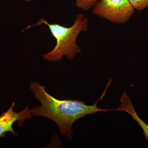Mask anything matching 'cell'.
<instances>
[{
  "label": "cell",
  "mask_w": 148,
  "mask_h": 148,
  "mask_svg": "<svg viewBox=\"0 0 148 148\" xmlns=\"http://www.w3.org/2000/svg\"><path fill=\"white\" fill-rule=\"evenodd\" d=\"M30 88L41 104L31 109L32 115L53 121L58 125L61 135L70 140L73 137V124L77 120L89 114L112 110L98 108L97 103L99 100L92 106H88L77 100H58L49 94L45 86L37 82L31 83Z\"/></svg>",
  "instance_id": "6da1fadb"
},
{
  "label": "cell",
  "mask_w": 148,
  "mask_h": 148,
  "mask_svg": "<svg viewBox=\"0 0 148 148\" xmlns=\"http://www.w3.org/2000/svg\"><path fill=\"white\" fill-rule=\"evenodd\" d=\"M44 24L49 27L51 35L55 38L56 44L55 47L50 52L43 55L47 61L59 62L64 56L69 60H73L81 49L76 43L77 37L81 32H86L88 29V20L82 14L77 15L73 25L66 27L58 24H49L43 18H40L36 24L28 26L23 32L29 28Z\"/></svg>",
  "instance_id": "7a4b0ae2"
},
{
  "label": "cell",
  "mask_w": 148,
  "mask_h": 148,
  "mask_svg": "<svg viewBox=\"0 0 148 148\" xmlns=\"http://www.w3.org/2000/svg\"><path fill=\"white\" fill-rule=\"evenodd\" d=\"M134 12L129 0H101L92 10V13L98 17L120 24L128 21Z\"/></svg>",
  "instance_id": "3957f363"
},
{
  "label": "cell",
  "mask_w": 148,
  "mask_h": 148,
  "mask_svg": "<svg viewBox=\"0 0 148 148\" xmlns=\"http://www.w3.org/2000/svg\"><path fill=\"white\" fill-rule=\"evenodd\" d=\"M14 105L15 103L13 102L8 111L4 112L0 116V138H5L6 132H9L17 137L18 133L12 128L14 123L17 121L18 125L22 127L25 120L32 118V110L29 108L28 105L23 110L16 112L14 110Z\"/></svg>",
  "instance_id": "277c9868"
},
{
  "label": "cell",
  "mask_w": 148,
  "mask_h": 148,
  "mask_svg": "<svg viewBox=\"0 0 148 148\" xmlns=\"http://www.w3.org/2000/svg\"><path fill=\"white\" fill-rule=\"evenodd\" d=\"M121 106L117 108L114 110L120 111H124L130 115L133 119L135 120L138 123V125L143 129L145 137L148 143V125L143 121V120L138 116L136 113L135 108L132 105L130 98L128 97L127 92L124 91L122 94L120 98Z\"/></svg>",
  "instance_id": "5b68a950"
},
{
  "label": "cell",
  "mask_w": 148,
  "mask_h": 148,
  "mask_svg": "<svg viewBox=\"0 0 148 148\" xmlns=\"http://www.w3.org/2000/svg\"><path fill=\"white\" fill-rule=\"evenodd\" d=\"M98 1V0H76V6L85 11H87Z\"/></svg>",
  "instance_id": "8992f818"
},
{
  "label": "cell",
  "mask_w": 148,
  "mask_h": 148,
  "mask_svg": "<svg viewBox=\"0 0 148 148\" xmlns=\"http://www.w3.org/2000/svg\"><path fill=\"white\" fill-rule=\"evenodd\" d=\"M134 9L141 11L148 7V0H129Z\"/></svg>",
  "instance_id": "52a82bcc"
},
{
  "label": "cell",
  "mask_w": 148,
  "mask_h": 148,
  "mask_svg": "<svg viewBox=\"0 0 148 148\" xmlns=\"http://www.w3.org/2000/svg\"><path fill=\"white\" fill-rule=\"evenodd\" d=\"M25 1H30L31 0H25Z\"/></svg>",
  "instance_id": "ba28073f"
}]
</instances>
